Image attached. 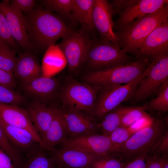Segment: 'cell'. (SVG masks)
<instances>
[{"mask_svg": "<svg viewBox=\"0 0 168 168\" xmlns=\"http://www.w3.org/2000/svg\"><path fill=\"white\" fill-rule=\"evenodd\" d=\"M98 92L91 86L70 77L61 85L57 97L63 108L79 110L92 116Z\"/></svg>", "mask_w": 168, "mask_h": 168, "instance_id": "cell-6", "label": "cell"}, {"mask_svg": "<svg viewBox=\"0 0 168 168\" xmlns=\"http://www.w3.org/2000/svg\"><path fill=\"white\" fill-rule=\"evenodd\" d=\"M131 107L120 105L105 115L98 123L99 131L101 134L109 136L120 126L123 116Z\"/></svg>", "mask_w": 168, "mask_h": 168, "instance_id": "cell-25", "label": "cell"}, {"mask_svg": "<svg viewBox=\"0 0 168 168\" xmlns=\"http://www.w3.org/2000/svg\"><path fill=\"white\" fill-rule=\"evenodd\" d=\"M0 168H15L10 158L1 148Z\"/></svg>", "mask_w": 168, "mask_h": 168, "instance_id": "cell-41", "label": "cell"}, {"mask_svg": "<svg viewBox=\"0 0 168 168\" xmlns=\"http://www.w3.org/2000/svg\"><path fill=\"white\" fill-rule=\"evenodd\" d=\"M16 54L8 44L0 41V68L13 74L17 58Z\"/></svg>", "mask_w": 168, "mask_h": 168, "instance_id": "cell-29", "label": "cell"}, {"mask_svg": "<svg viewBox=\"0 0 168 168\" xmlns=\"http://www.w3.org/2000/svg\"><path fill=\"white\" fill-rule=\"evenodd\" d=\"M32 50H45L74 30L59 16L41 7L24 16Z\"/></svg>", "mask_w": 168, "mask_h": 168, "instance_id": "cell-1", "label": "cell"}, {"mask_svg": "<svg viewBox=\"0 0 168 168\" xmlns=\"http://www.w3.org/2000/svg\"><path fill=\"white\" fill-rule=\"evenodd\" d=\"M61 85L58 79L42 75L20 84V88L25 96L47 105L57 97Z\"/></svg>", "mask_w": 168, "mask_h": 168, "instance_id": "cell-12", "label": "cell"}, {"mask_svg": "<svg viewBox=\"0 0 168 168\" xmlns=\"http://www.w3.org/2000/svg\"><path fill=\"white\" fill-rule=\"evenodd\" d=\"M67 138L61 107L57 106L52 121L39 145L40 147L53 152L55 147Z\"/></svg>", "mask_w": 168, "mask_h": 168, "instance_id": "cell-21", "label": "cell"}, {"mask_svg": "<svg viewBox=\"0 0 168 168\" xmlns=\"http://www.w3.org/2000/svg\"><path fill=\"white\" fill-rule=\"evenodd\" d=\"M149 72L137 86L130 99L135 102L148 98L168 79V56L149 64Z\"/></svg>", "mask_w": 168, "mask_h": 168, "instance_id": "cell-9", "label": "cell"}, {"mask_svg": "<svg viewBox=\"0 0 168 168\" xmlns=\"http://www.w3.org/2000/svg\"><path fill=\"white\" fill-rule=\"evenodd\" d=\"M0 148L11 160L15 168H22L25 163L19 151L9 142L0 125Z\"/></svg>", "mask_w": 168, "mask_h": 168, "instance_id": "cell-30", "label": "cell"}, {"mask_svg": "<svg viewBox=\"0 0 168 168\" xmlns=\"http://www.w3.org/2000/svg\"><path fill=\"white\" fill-rule=\"evenodd\" d=\"M0 41L16 51L19 46L12 37L5 17L0 9Z\"/></svg>", "mask_w": 168, "mask_h": 168, "instance_id": "cell-32", "label": "cell"}, {"mask_svg": "<svg viewBox=\"0 0 168 168\" xmlns=\"http://www.w3.org/2000/svg\"><path fill=\"white\" fill-rule=\"evenodd\" d=\"M10 1H0V9L6 18L13 37L24 51L31 52L32 49L25 28L22 12L10 5Z\"/></svg>", "mask_w": 168, "mask_h": 168, "instance_id": "cell-16", "label": "cell"}, {"mask_svg": "<svg viewBox=\"0 0 168 168\" xmlns=\"http://www.w3.org/2000/svg\"><path fill=\"white\" fill-rule=\"evenodd\" d=\"M167 128L166 119L153 118L149 124L134 133L119 146L118 153L122 160L128 162L139 156L149 154Z\"/></svg>", "mask_w": 168, "mask_h": 168, "instance_id": "cell-3", "label": "cell"}, {"mask_svg": "<svg viewBox=\"0 0 168 168\" xmlns=\"http://www.w3.org/2000/svg\"><path fill=\"white\" fill-rule=\"evenodd\" d=\"M161 168H168V156H162Z\"/></svg>", "mask_w": 168, "mask_h": 168, "instance_id": "cell-42", "label": "cell"}, {"mask_svg": "<svg viewBox=\"0 0 168 168\" xmlns=\"http://www.w3.org/2000/svg\"><path fill=\"white\" fill-rule=\"evenodd\" d=\"M60 145L82 149L100 157L118 153L119 147L113 143L108 136L98 133L67 138Z\"/></svg>", "mask_w": 168, "mask_h": 168, "instance_id": "cell-11", "label": "cell"}, {"mask_svg": "<svg viewBox=\"0 0 168 168\" xmlns=\"http://www.w3.org/2000/svg\"><path fill=\"white\" fill-rule=\"evenodd\" d=\"M157 96L142 106L145 110H152L161 113L168 111V79L156 90Z\"/></svg>", "mask_w": 168, "mask_h": 168, "instance_id": "cell-28", "label": "cell"}, {"mask_svg": "<svg viewBox=\"0 0 168 168\" xmlns=\"http://www.w3.org/2000/svg\"><path fill=\"white\" fill-rule=\"evenodd\" d=\"M137 131L132 126L124 127L119 126L108 136L114 144L120 146Z\"/></svg>", "mask_w": 168, "mask_h": 168, "instance_id": "cell-33", "label": "cell"}, {"mask_svg": "<svg viewBox=\"0 0 168 168\" xmlns=\"http://www.w3.org/2000/svg\"><path fill=\"white\" fill-rule=\"evenodd\" d=\"M0 119L9 125L26 129L33 135L40 145L41 138L26 109L19 106L0 102Z\"/></svg>", "mask_w": 168, "mask_h": 168, "instance_id": "cell-18", "label": "cell"}, {"mask_svg": "<svg viewBox=\"0 0 168 168\" xmlns=\"http://www.w3.org/2000/svg\"><path fill=\"white\" fill-rule=\"evenodd\" d=\"M10 5L14 8L27 14L31 12L36 6L34 0H11Z\"/></svg>", "mask_w": 168, "mask_h": 168, "instance_id": "cell-36", "label": "cell"}, {"mask_svg": "<svg viewBox=\"0 0 168 168\" xmlns=\"http://www.w3.org/2000/svg\"><path fill=\"white\" fill-rule=\"evenodd\" d=\"M162 156L156 154L148 155L146 158V168H161Z\"/></svg>", "mask_w": 168, "mask_h": 168, "instance_id": "cell-40", "label": "cell"}, {"mask_svg": "<svg viewBox=\"0 0 168 168\" xmlns=\"http://www.w3.org/2000/svg\"><path fill=\"white\" fill-rule=\"evenodd\" d=\"M86 168H93L91 167V166H88L86 167Z\"/></svg>", "mask_w": 168, "mask_h": 168, "instance_id": "cell-43", "label": "cell"}, {"mask_svg": "<svg viewBox=\"0 0 168 168\" xmlns=\"http://www.w3.org/2000/svg\"><path fill=\"white\" fill-rule=\"evenodd\" d=\"M152 117L147 113L143 106H131L130 109L123 116L120 126L127 127L138 121L144 119H150Z\"/></svg>", "mask_w": 168, "mask_h": 168, "instance_id": "cell-31", "label": "cell"}, {"mask_svg": "<svg viewBox=\"0 0 168 168\" xmlns=\"http://www.w3.org/2000/svg\"><path fill=\"white\" fill-rule=\"evenodd\" d=\"M40 2L43 7L52 12H57L63 20L75 22L72 14L73 0H42Z\"/></svg>", "mask_w": 168, "mask_h": 168, "instance_id": "cell-26", "label": "cell"}, {"mask_svg": "<svg viewBox=\"0 0 168 168\" xmlns=\"http://www.w3.org/2000/svg\"><path fill=\"white\" fill-rule=\"evenodd\" d=\"M13 74L16 80L23 83L42 75L41 65L31 52L24 51L17 57Z\"/></svg>", "mask_w": 168, "mask_h": 168, "instance_id": "cell-20", "label": "cell"}, {"mask_svg": "<svg viewBox=\"0 0 168 168\" xmlns=\"http://www.w3.org/2000/svg\"><path fill=\"white\" fill-rule=\"evenodd\" d=\"M110 156L98 158L90 166L93 168H123L126 164L121 158L119 159Z\"/></svg>", "mask_w": 168, "mask_h": 168, "instance_id": "cell-34", "label": "cell"}, {"mask_svg": "<svg viewBox=\"0 0 168 168\" xmlns=\"http://www.w3.org/2000/svg\"><path fill=\"white\" fill-rule=\"evenodd\" d=\"M127 54L118 44L98 39L91 40L82 68L86 72L105 70L129 62Z\"/></svg>", "mask_w": 168, "mask_h": 168, "instance_id": "cell-5", "label": "cell"}, {"mask_svg": "<svg viewBox=\"0 0 168 168\" xmlns=\"http://www.w3.org/2000/svg\"><path fill=\"white\" fill-rule=\"evenodd\" d=\"M40 147L31 154L22 168H58L59 166L52 156H49Z\"/></svg>", "mask_w": 168, "mask_h": 168, "instance_id": "cell-27", "label": "cell"}, {"mask_svg": "<svg viewBox=\"0 0 168 168\" xmlns=\"http://www.w3.org/2000/svg\"><path fill=\"white\" fill-rule=\"evenodd\" d=\"M113 17L111 5L108 0H94L93 20L94 28L99 35V39L118 44L113 29Z\"/></svg>", "mask_w": 168, "mask_h": 168, "instance_id": "cell-14", "label": "cell"}, {"mask_svg": "<svg viewBox=\"0 0 168 168\" xmlns=\"http://www.w3.org/2000/svg\"><path fill=\"white\" fill-rule=\"evenodd\" d=\"M167 3V0H131L128 6L117 14V18L114 21V31L137 19L156 12Z\"/></svg>", "mask_w": 168, "mask_h": 168, "instance_id": "cell-15", "label": "cell"}, {"mask_svg": "<svg viewBox=\"0 0 168 168\" xmlns=\"http://www.w3.org/2000/svg\"><path fill=\"white\" fill-rule=\"evenodd\" d=\"M151 61L142 58L105 70L86 72L83 80L99 93L102 89L110 86L125 84L133 82L142 73Z\"/></svg>", "mask_w": 168, "mask_h": 168, "instance_id": "cell-4", "label": "cell"}, {"mask_svg": "<svg viewBox=\"0 0 168 168\" xmlns=\"http://www.w3.org/2000/svg\"><path fill=\"white\" fill-rule=\"evenodd\" d=\"M61 108L67 138L98 133V123L93 117L79 110Z\"/></svg>", "mask_w": 168, "mask_h": 168, "instance_id": "cell-13", "label": "cell"}, {"mask_svg": "<svg viewBox=\"0 0 168 168\" xmlns=\"http://www.w3.org/2000/svg\"><path fill=\"white\" fill-rule=\"evenodd\" d=\"M52 156L62 168H86L101 157L79 148L61 147L55 149Z\"/></svg>", "mask_w": 168, "mask_h": 168, "instance_id": "cell-17", "label": "cell"}, {"mask_svg": "<svg viewBox=\"0 0 168 168\" xmlns=\"http://www.w3.org/2000/svg\"><path fill=\"white\" fill-rule=\"evenodd\" d=\"M147 155H142L126 163L123 168H146V158Z\"/></svg>", "mask_w": 168, "mask_h": 168, "instance_id": "cell-38", "label": "cell"}, {"mask_svg": "<svg viewBox=\"0 0 168 168\" xmlns=\"http://www.w3.org/2000/svg\"><path fill=\"white\" fill-rule=\"evenodd\" d=\"M14 96L13 91L0 85V102L8 104L12 100Z\"/></svg>", "mask_w": 168, "mask_h": 168, "instance_id": "cell-39", "label": "cell"}, {"mask_svg": "<svg viewBox=\"0 0 168 168\" xmlns=\"http://www.w3.org/2000/svg\"><path fill=\"white\" fill-rule=\"evenodd\" d=\"M94 0H73L72 14L75 22L79 23L80 33L89 37L95 30L93 20Z\"/></svg>", "mask_w": 168, "mask_h": 168, "instance_id": "cell-22", "label": "cell"}, {"mask_svg": "<svg viewBox=\"0 0 168 168\" xmlns=\"http://www.w3.org/2000/svg\"><path fill=\"white\" fill-rule=\"evenodd\" d=\"M13 74L0 68V85L13 90L17 86Z\"/></svg>", "mask_w": 168, "mask_h": 168, "instance_id": "cell-37", "label": "cell"}, {"mask_svg": "<svg viewBox=\"0 0 168 168\" xmlns=\"http://www.w3.org/2000/svg\"><path fill=\"white\" fill-rule=\"evenodd\" d=\"M57 106H48L45 104L32 100L26 106V110L41 140L52 121Z\"/></svg>", "mask_w": 168, "mask_h": 168, "instance_id": "cell-19", "label": "cell"}, {"mask_svg": "<svg viewBox=\"0 0 168 168\" xmlns=\"http://www.w3.org/2000/svg\"><path fill=\"white\" fill-rule=\"evenodd\" d=\"M41 65L43 75L49 77H53L67 66L65 56L58 44L51 45L46 50Z\"/></svg>", "mask_w": 168, "mask_h": 168, "instance_id": "cell-23", "label": "cell"}, {"mask_svg": "<svg viewBox=\"0 0 168 168\" xmlns=\"http://www.w3.org/2000/svg\"><path fill=\"white\" fill-rule=\"evenodd\" d=\"M149 65L138 78L125 84L110 86L99 92L96 101L92 116L96 119H101L123 102L130 100L140 82L148 74Z\"/></svg>", "mask_w": 168, "mask_h": 168, "instance_id": "cell-7", "label": "cell"}, {"mask_svg": "<svg viewBox=\"0 0 168 168\" xmlns=\"http://www.w3.org/2000/svg\"><path fill=\"white\" fill-rule=\"evenodd\" d=\"M91 40L89 37L73 31L58 44L65 56L71 75L77 74L82 68Z\"/></svg>", "mask_w": 168, "mask_h": 168, "instance_id": "cell-8", "label": "cell"}, {"mask_svg": "<svg viewBox=\"0 0 168 168\" xmlns=\"http://www.w3.org/2000/svg\"><path fill=\"white\" fill-rule=\"evenodd\" d=\"M0 125L7 139L16 149L26 150L38 143L28 130L8 124L0 119Z\"/></svg>", "mask_w": 168, "mask_h": 168, "instance_id": "cell-24", "label": "cell"}, {"mask_svg": "<svg viewBox=\"0 0 168 168\" xmlns=\"http://www.w3.org/2000/svg\"><path fill=\"white\" fill-rule=\"evenodd\" d=\"M58 168H60L59 166V167H58Z\"/></svg>", "mask_w": 168, "mask_h": 168, "instance_id": "cell-45", "label": "cell"}, {"mask_svg": "<svg viewBox=\"0 0 168 168\" xmlns=\"http://www.w3.org/2000/svg\"><path fill=\"white\" fill-rule=\"evenodd\" d=\"M168 18V3L156 12L137 19L114 30L118 44L125 53L135 55L148 35Z\"/></svg>", "mask_w": 168, "mask_h": 168, "instance_id": "cell-2", "label": "cell"}, {"mask_svg": "<svg viewBox=\"0 0 168 168\" xmlns=\"http://www.w3.org/2000/svg\"><path fill=\"white\" fill-rule=\"evenodd\" d=\"M60 168H62L60 166Z\"/></svg>", "mask_w": 168, "mask_h": 168, "instance_id": "cell-44", "label": "cell"}, {"mask_svg": "<svg viewBox=\"0 0 168 168\" xmlns=\"http://www.w3.org/2000/svg\"><path fill=\"white\" fill-rule=\"evenodd\" d=\"M135 55L137 59L144 58L151 61L168 56V18L148 35Z\"/></svg>", "mask_w": 168, "mask_h": 168, "instance_id": "cell-10", "label": "cell"}, {"mask_svg": "<svg viewBox=\"0 0 168 168\" xmlns=\"http://www.w3.org/2000/svg\"><path fill=\"white\" fill-rule=\"evenodd\" d=\"M168 130H167L157 142L149 154H156L163 156H168Z\"/></svg>", "mask_w": 168, "mask_h": 168, "instance_id": "cell-35", "label": "cell"}]
</instances>
